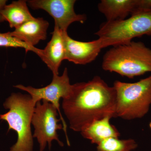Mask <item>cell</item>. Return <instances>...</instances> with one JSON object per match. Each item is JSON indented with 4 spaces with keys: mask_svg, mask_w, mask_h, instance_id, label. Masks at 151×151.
Returning <instances> with one entry per match:
<instances>
[{
    "mask_svg": "<svg viewBox=\"0 0 151 151\" xmlns=\"http://www.w3.org/2000/svg\"><path fill=\"white\" fill-rule=\"evenodd\" d=\"M116 94L100 76L73 84L69 96L63 99L62 108L69 127L81 132L94 121L116 117Z\"/></svg>",
    "mask_w": 151,
    "mask_h": 151,
    "instance_id": "6da1fadb",
    "label": "cell"
},
{
    "mask_svg": "<svg viewBox=\"0 0 151 151\" xmlns=\"http://www.w3.org/2000/svg\"><path fill=\"white\" fill-rule=\"evenodd\" d=\"M102 68L133 78L151 72V49L142 42L131 41L113 46L104 55Z\"/></svg>",
    "mask_w": 151,
    "mask_h": 151,
    "instance_id": "7a4b0ae2",
    "label": "cell"
},
{
    "mask_svg": "<svg viewBox=\"0 0 151 151\" xmlns=\"http://www.w3.org/2000/svg\"><path fill=\"white\" fill-rule=\"evenodd\" d=\"M36 104L29 94L12 93L3 104L8 111L0 114V120L8 124V132L13 130L17 134L16 143L9 151H33V139L31 129Z\"/></svg>",
    "mask_w": 151,
    "mask_h": 151,
    "instance_id": "3957f363",
    "label": "cell"
},
{
    "mask_svg": "<svg viewBox=\"0 0 151 151\" xmlns=\"http://www.w3.org/2000/svg\"><path fill=\"white\" fill-rule=\"evenodd\" d=\"M116 117L125 120L141 119L151 105V75L134 83L116 81Z\"/></svg>",
    "mask_w": 151,
    "mask_h": 151,
    "instance_id": "277c9868",
    "label": "cell"
},
{
    "mask_svg": "<svg viewBox=\"0 0 151 151\" xmlns=\"http://www.w3.org/2000/svg\"><path fill=\"white\" fill-rule=\"evenodd\" d=\"M95 35L111 40L113 46L129 42L135 37L151 36V10L122 20L103 22Z\"/></svg>",
    "mask_w": 151,
    "mask_h": 151,
    "instance_id": "5b68a950",
    "label": "cell"
},
{
    "mask_svg": "<svg viewBox=\"0 0 151 151\" xmlns=\"http://www.w3.org/2000/svg\"><path fill=\"white\" fill-rule=\"evenodd\" d=\"M58 113L54 105L47 101L42 100L36 104L32 124L35 129L33 137L37 139L40 151L44 150L47 143L50 150L52 141H56L61 147L64 146L57 134L58 130L63 129L62 124H58L61 120L58 119Z\"/></svg>",
    "mask_w": 151,
    "mask_h": 151,
    "instance_id": "8992f818",
    "label": "cell"
},
{
    "mask_svg": "<svg viewBox=\"0 0 151 151\" xmlns=\"http://www.w3.org/2000/svg\"><path fill=\"white\" fill-rule=\"evenodd\" d=\"M14 86L28 92L35 104L38 101L45 100L54 105L60 115V120L62 122L67 143L70 146V143L67 135V125L60 112L59 104L60 98L63 99L68 97L73 88V84H70L67 68H65L62 75L60 76L53 74L52 81L50 84L42 88H35L31 86H24L22 84Z\"/></svg>",
    "mask_w": 151,
    "mask_h": 151,
    "instance_id": "52a82bcc",
    "label": "cell"
},
{
    "mask_svg": "<svg viewBox=\"0 0 151 151\" xmlns=\"http://www.w3.org/2000/svg\"><path fill=\"white\" fill-rule=\"evenodd\" d=\"M75 0H30L27 1L33 9H42L54 19L55 25L62 31H67L71 24L75 22L84 23L85 15L76 14L74 10Z\"/></svg>",
    "mask_w": 151,
    "mask_h": 151,
    "instance_id": "ba28073f",
    "label": "cell"
},
{
    "mask_svg": "<svg viewBox=\"0 0 151 151\" xmlns=\"http://www.w3.org/2000/svg\"><path fill=\"white\" fill-rule=\"evenodd\" d=\"M65 45V60L76 64L86 65L94 61L103 48L113 46L111 41L107 39L98 38L92 41L76 40L68 34L67 31L63 32Z\"/></svg>",
    "mask_w": 151,
    "mask_h": 151,
    "instance_id": "9c48e42d",
    "label": "cell"
},
{
    "mask_svg": "<svg viewBox=\"0 0 151 151\" xmlns=\"http://www.w3.org/2000/svg\"><path fill=\"white\" fill-rule=\"evenodd\" d=\"M97 7L106 21H116L151 10V0H102Z\"/></svg>",
    "mask_w": 151,
    "mask_h": 151,
    "instance_id": "30bf717a",
    "label": "cell"
},
{
    "mask_svg": "<svg viewBox=\"0 0 151 151\" xmlns=\"http://www.w3.org/2000/svg\"><path fill=\"white\" fill-rule=\"evenodd\" d=\"M62 31L55 25L50 40L44 49H41L38 56L53 74L58 75V69L63 60H65V45Z\"/></svg>",
    "mask_w": 151,
    "mask_h": 151,
    "instance_id": "8fae6325",
    "label": "cell"
},
{
    "mask_svg": "<svg viewBox=\"0 0 151 151\" xmlns=\"http://www.w3.org/2000/svg\"><path fill=\"white\" fill-rule=\"evenodd\" d=\"M48 22L42 18H34L14 29L12 35L31 47L46 40Z\"/></svg>",
    "mask_w": 151,
    "mask_h": 151,
    "instance_id": "7c38bea8",
    "label": "cell"
},
{
    "mask_svg": "<svg viewBox=\"0 0 151 151\" xmlns=\"http://www.w3.org/2000/svg\"><path fill=\"white\" fill-rule=\"evenodd\" d=\"M110 116L94 121L80 132L82 137L98 145L108 138H119L120 134L116 127L110 123Z\"/></svg>",
    "mask_w": 151,
    "mask_h": 151,
    "instance_id": "4fadbf2b",
    "label": "cell"
},
{
    "mask_svg": "<svg viewBox=\"0 0 151 151\" xmlns=\"http://www.w3.org/2000/svg\"><path fill=\"white\" fill-rule=\"evenodd\" d=\"M1 14L4 21L8 22L10 27L14 29L35 18L30 12L26 1L23 0L6 5Z\"/></svg>",
    "mask_w": 151,
    "mask_h": 151,
    "instance_id": "5bb4252c",
    "label": "cell"
},
{
    "mask_svg": "<svg viewBox=\"0 0 151 151\" xmlns=\"http://www.w3.org/2000/svg\"><path fill=\"white\" fill-rule=\"evenodd\" d=\"M138 144L134 139H119L111 137L97 145V151H132L137 149Z\"/></svg>",
    "mask_w": 151,
    "mask_h": 151,
    "instance_id": "9a60e30c",
    "label": "cell"
},
{
    "mask_svg": "<svg viewBox=\"0 0 151 151\" xmlns=\"http://www.w3.org/2000/svg\"><path fill=\"white\" fill-rule=\"evenodd\" d=\"M0 47H20L24 48L26 52L32 51L37 54L40 49L35 47H31L19 40L12 35L10 32H7L0 33Z\"/></svg>",
    "mask_w": 151,
    "mask_h": 151,
    "instance_id": "2e32d148",
    "label": "cell"
},
{
    "mask_svg": "<svg viewBox=\"0 0 151 151\" xmlns=\"http://www.w3.org/2000/svg\"><path fill=\"white\" fill-rule=\"evenodd\" d=\"M7 2V1H6V0H1L0 1V24L4 22L1 14V12L2 11L4 7L6 5Z\"/></svg>",
    "mask_w": 151,
    "mask_h": 151,
    "instance_id": "e0dca14e",
    "label": "cell"
},
{
    "mask_svg": "<svg viewBox=\"0 0 151 151\" xmlns=\"http://www.w3.org/2000/svg\"><path fill=\"white\" fill-rule=\"evenodd\" d=\"M149 127H150V129L151 130V122L150 123V124H149Z\"/></svg>",
    "mask_w": 151,
    "mask_h": 151,
    "instance_id": "ac0fdd59",
    "label": "cell"
}]
</instances>
